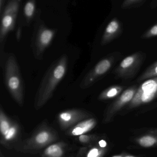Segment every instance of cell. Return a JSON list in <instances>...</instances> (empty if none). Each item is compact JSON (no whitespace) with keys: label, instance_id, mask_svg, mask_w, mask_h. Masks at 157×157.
Instances as JSON below:
<instances>
[{"label":"cell","instance_id":"cell-1","mask_svg":"<svg viewBox=\"0 0 157 157\" xmlns=\"http://www.w3.org/2000/svg\"><path fill=\"white\" fill-rule=\"evenodd\" d=\"M68 67L67 55H63L53 62L43 78L35 98L36 110L43 107L51 99L57 87L66 75Z\"/></svg>","mask_w":157,"mask_h":157},{"label":"cell","instance_id":"cell-2","mask_svg":"<svg viewBox=\"0 0 157 157\" xmlns=\"http://www.w3.org/2000/svg\"><path fill=\"white\" fill-rule=\"evenodd\" d=\"M4 81L9 92L21 106L24 103V84L15 56H9L5 63Z\"/></svg>","mask_w":157,"mask_h":157},{"label":"cell","instance_id":"cell-3","mask_svg":"<svg viewBox=\"0 0 157 157\" xmlns=\"http://www.w3.org/2000/svg\"><path fill=\"white\" fill-rule=\"evenodd\" d=\"M58 139L56 130L43 124L36 130L29 138L21 145L20 150L24 152H33L46 148Z\"/></svg>","mask_w":157,"mask_h":157},{"label":"cell","instance_id":"cell-4","mask_svg":"<svg viewBox=\"0 0 157 157\" xmlns=\"http://www.w3.org/2000/svg\"><path fill=\"white\" fill-rule=\"evenodd\" d=\"M121 56L120 53L114 52L101 59L84 76L80 83V87L86 89L91 87L110 71Z\"/></svg>","mask_w":157,"mask_h":157},{"label":"cell","instance_id":"cell-5","mask_svg":"<svg viewBox=\"0 0 157 157\" xmlns=\"http://www.w3.org/2000/svg\"><path fill=\"white\" fill-rule=\"evenodd\" d=\"M146 59V54L141 51L135 52L126 57L117 66L114 73L117 78L127 80L134 78Z\"/></svg>","mask_w":157,"mask_h":157},{"label":"cell","instance_id":"cell-6","mask_svg":"<svg viewBox=\"0 0 157 157\" xmlns=\"http://www.w3.org/2000/svg\"><path fill=\"white\" fill-rule=\"evenodd\" d=\"M21 2V0L10 1L1 13L0 27V43L1 45L4 44L9 33L14 30Z\"/></svg>","mask_w":157,"mask_h":157},{"label":"cell","instance_id":"cell-7","mask_svg":"<svg viewBox=\"0 0 157 157\" xmlns=\"http://www.w3.org/2000/svg\"><path fill=\"white\" fill-rule=\"evenodd\" d=\"M157 100V77L143 82L138 87L128 108L147 104Z\"/></svg>","mask_w":157,"mask_h":157},{"label":"cell","instance_id":"cell-8","mask_svg":"<svg viewBox=\"0 0 157 157\" xmlns=\"http://www.w3.org/2000/svg\"><path fill=\"white\" fill-rule=\"evenodd\" d=\"M56 33V30L48 28L44 24L37 27L34 37V54L36 58H41L46 49L49 46Z\"/></svg>","mask_w":157,"mask_h":157},{"label":"cell","instance_id":"cell-9","mask_svg":"<svg viewBox=\"0 0 157 157\" xmlns=\"http://www.w3.org/2000/svg\"><path fill=\"white\" fill-rule=\"evenodd\" d=\"M90 115L84 110L72 109L63 111L59 114L58 121L60 128L66 130L74 126L82 120L90 117Z\"/></svg>","mask_w":157,"mask_h":157},{"label":"cell","instance_id":"cell-10","mask_svg":"<svg viewBox=\"0 0 157 157\" xmlns=\"http://www.w3.org/2000/svg\"><path fill=\"white\" fill-rule=\"evenodd\" d=\"M136 85H132L126 89L122 93L118 96L114 102L109 106L106 114L105 121H108L111 117L122 109L124 106L129 104L132 99L134 98V95L136 94L137 90Z\"/></svg>","mask_w":157,"mask_h":157},{"label":"cell","instance_id":"cell-11","mask_svg":"<svg viewBox=\"0 0 157 157\" xmlns=\"http://www.w3.org/2000/svg\"><path fill=\"white\" fill-rule=\"evenodd\" d=\"M122 23L117 18L112 19L105 27L102 36L101 44L105 46L119 37L123 33Z\"/></svg>","mask_w":157,"mask_h":157},{"label":"cell","instance_id":"cell-12","mask_svg":"<svg viewBox=\"0 0 157 157\" xmlns=\"http://www.w3.org/2000/svg\"><path fill=\"white\" fill-rule=\"evenodd\" d=\"M96 119L92 117L81 121L68 130L67 134L71 136H79L84 135L93 129L96 126Z\"/></svg>","mask_w":157,"mask_h":157},{"label":"cell","instance_id":"cell-13","mask_svg":"<svg viewBox=\"0 0 157 157\" xmlns=\"http://www.w3.org/2000/svg\"><path fill=\"white\" fill-rule=\"evenodd\" d=\"M67 144L63 142H57L45 148L42 157H67Z\"/></svg>","mask_w":157,"mask_h":157},{"label":"cell","instance_id":"cell-14","mask_svg":"<svg viewBox=\"0 0 157 157\" xmlns=\"http://www.w3.org/2000/svg\"><path fill=\"white\" fill-rule=\"evenodd\" d=\"M125 86L120 85H114L110 86L104 90L99 94L100 100H107L118 97L125 89Z\"/></svg>","mask_w":157,"mask_h":157},{"label":"cell","instance_id":"cell-15","mask_svg":"<svg viewBox=\"0 0 157 157\" xmlns=\"http://www.w3.org/2000/svg\"><path fill=\"white\" fill-rule=\"evenodd\" d=\"M14 122L8 117L2 108L0 109V132L1 138L8 133Z\"/></svg>","mask_w":157,"mask_h":157},{"label":"cell","instance_id":"cell-16","mask_svg":"<svg viewBox=\"0 0 157 157\" xmlns=\"http://www.w3.org/2000/svg\"><path fill=\"white\" fill-rule=\"evenodd\" d=\"M157 77V61L148 67L138 78L137 82H143Z\"/></svg>","mask_w":157,"mask_h":157},{"label":"cell","instance_id":"cell-17","mask_svg":"<svg viewBox=\"0 0 157 157\" xmlns=\"http://www.w3.org/2000/svg\"><path fill=\"white\" fill-rule=\"evenodd\" d=\"M19 125L14 122L7 134L3 137L2 138L1 140V143L3 145H6L8 143L12 142L19 135Z\"/></svg>","mask_w":157,"mask_h":157},{"label":"cell","instance_id":"cell-18","mask_svg":"<svg viewBox=\"0 0 157 157\" xmlns=\"http://www.w3.org/2000/svg\"><path fill=\"white\" fill-rule=\"evenodd\" d=\"M36 7L35 0H31L26 2L24 8V13L27 23H30L33 18Z\"/></svg>","mask_w":157,"mask_h":157},{"label":"cell","instance_id":"cell-19","mask_svg":"<svg viewBox=\"0 0 157 157\" xmlns=\"http://www.w3.org/2000/svg\"><path fill=\"white\" fill-rule=\"evenodd\" d=\"M138 142L141 147H149L155 145L157 143V139L153 136L146 135L139 139Z\"/></svg>","mask_w":157,"mask_h":157},{"label":"cell","instance_id":"cell-20","mask_svg":"<svg viewBox=\"0 0 157 157\" xmlns=\"http://www.w3.org/2000/svg\"><path fill=\"white\" fill-rule=\"evenodd\" d=\"M146 2V0H125L121 4V8L124 10L138 8Z\"/></svg>","mask_w":157,"mask_h":157},{"label":"cell","instance_id":"cell-21","mask_svg":"<svg viewBox=\"0 0 157 157\" xmlns=\"http://www.w3.org/2000/svg\"><path fill=\"white\" fill-rule=\"evenodd\" d=\"M157 36V22L149 28L141 36L142 39H150Z\"/></svg>","mask_w":157,"mask_h":157},{"label":"cell","instance_id":"cell-22","mask_svg":"<svg viewBox=\"0 0 157 157\" xmlns=\"http://www.w3.org/2000/svg\"><path fill=\"white\" fill-rule=\"evenodd\" d=\"M103 149L97 147H93L86 153V157H102L104 153Z\"/></svg>","mask_w":157,"mask_h":157},{"label":"cell","instance_id":"cell-23","mask_svg":"<svg viewBox=\"0 0 157 157\" xmlns=\"http://www.w3.org/2000/svg\"><path fill=\"white\" fill-rule=\"evenodd\" d=\"M95 136L92 135H81L78 136V140L80 142L83 144H89L92 142L95 139Z\"/></svg>","mask_w":157,"mask_h":157},{"label":"cell","instance_id":"cell-24","mask_svg":"<svg viewBox=\"0 0 157 157\" xmlns=\"http://www.w3.org/2000/svg\"><path fill=\"white\" fill-rule=\"evenodd\" d=\"M98 144H99V147H100L102 148L105 147L107 146V143H106V141L104 140H100L98 142Z\"/></svg>","mask_w":157,"mask_h":157},{"label":"cell","instance_id":"cell-25","mask_svg":"<svg viewBox=\"0 0 157 157\" xmlns=\"http://www.w3.org/2000/svg\"><path fill=\"white\" fill-rule=\"evenodd\" d=\"M150 7L151 9H156L157 8V0H153L151 2Z\"/></svg>","mask_w":157,"mask_h":157},{"label":"cell","instance_id":"cell-26","mask_svg":"<svg viewBox=\"0 0 157 157\" xmlns=\"http://www.w3.org/2000/svg\"><path fill=\"white\" fill-rule=\"evenodd\" d=\"M112 157H123V156H120V155H117V156H113Z\"/></svg>","mask_w":157,"mask_h":157},{"label":"cell","instance_id":"cell-27","mask_svg":"<svg viewBox=\"0 0 157 157\" xmlns=\"http://www.w3.org/2000/svg\"><path fill=\"white\" fill-rule=\"evenodd\" d=\"M135 157L134 156H126V157Z\"/></svg>","mask_w":157,"mask_h":157}]
</instances>
